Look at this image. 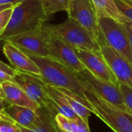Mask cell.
I'll list each match as a JSON object with an SVG mask.
<instances>
[{
	"instance_id": "9c48e42d",
	"label": "cell",
	"mask_w": 132,
	"mask_h": 132,
	"mask_svg": "<svg viewBox=\"0 0 132 132\" xmlns=\"http://www.w3.org/2000/svg\"><path fill=\"white\" fill-rule=\"evenodd\" d=\"M42 30L46 37L49 57L63 63L74 72L86 69L79 58L73 46L44 30L43 27Z\"/></svg>"
},
{
	"instance_id": "2e32d148",
	"label": "cell",
	"mask_w": 132,
	"mask_h": 132,
	"mask_svg": "<svg viewBox=\"0 0 132 132\" xmlns=\"http://www.w3.org/2000/svg\"><path fill=\"white\" fill-rule=\"evenodd\" d=\"M96 13L97 18L110 17L123 23L130 21L120 10L114 0H91Z\"/></svg>"
},
{
	"instance_id": "ac0fdd59",
	"label": "cell",
	"mask_w": 132,
	"mask_h": 132,
	"mask_svg": "<svg viewBox=\"0 0 132 132\" xmlns=\"http://www.w3.org/2000/svg\"><path fill=\"white\" fill-rule=\"evenodd\" d=\"M45 90L53 100L58 113H61L71 119H76L79 117L76 112L72 109L64 95L57 88L45 83Z\"/></svg>"
},
{
	"instance_id": "ffe728a7",
	"label": "cell",
	"mask_w": 132,
	"mask_h": 132,
	"mask_svg": "<svg viewBox=\"0 0 132 132\" xmlns=\"http://www.w3.org/2000/svg\"><path fill=\"white\" fill-rule=\"evenodd\" d=\"M72 0H41L44 10L47 16H51L57 12H68Z\"/></svg>"
},
{
	"instance_id": "603a6c76",
	"label": "cell",
	"mask_w": 132,
	"mask_h": 132,
	"mask_svg": "<svg viewBox=\"0 0 132 132\" xmlns=\"http://www.w3.org/2000/svg\"><path fill=\"white\" fill-rule=\"evenodd\" d=\"M122 13L132 21V0H114Z\"/></svg>"
},
{
	"instance_id": "7a4b0ae2",
	"label": "cell",
	"mask_w": 132,
	"mask_h": 132,
	"mask_svg": "<svg viewBox=\"0 0 132 132\" xmlns=\"http://www.w3.org/2000/svg\"><path fill=\"white\" fill-rule=\"evenodd\" d=\"M41 0H21L13 6V13L0 40L19 34L40 29L47 19Z\"/></svg>"
},
{
	"instance_id": "d6986e66",
	"label": "cell",
	"mask_w": 132,
	"mask_h": 132,
	"mask_svg": "<svg viewBox=\"0 0 132 132\" xmlns=\"http://www.w3.org/2000/svg\"><path fill=\"white\" fill-rule=\"evenodd\" d=\"M36 113L37 118L34 129L37 132H57L54 117L41 107L36 110Z\"/></svg>"
},
{
	"instance_id": "30bf717a",
	"label": "cell",
	"mask_w": 132,
	"mask_h": 132,
	"mask_svg": "<svg viewBox=\"0 0 132 132\" xmlns=\"http://www.w3.org/2000/svg\"><path fill=\"white\" fill-rule=\"evenodd\" d=\"M100 48L103 57L118 82L132 88V64L106 43L101 44Z\"/></svg>"
},
{
	"instance_id": "484cf974",
	"label": "cell",
	"mask_w": 132,
	"mask_h": 132,
	"mask_svg": "<svg viewBox=\"0 0 132 132\" xmlns=\"http://www.w3.org/2000/svg\"><path fill=\"white\" fill-rule=\"evenodd\" d=\"M78 123V132H90L89 123H86L81 117L77 118Z\"/></svg>"
},
{
	"instance_id": "52a82bcc",
	"label": "cell",
	"mask_w": 132,
	"mask_h": 132,
	"mask_svg": "<svg viewBox=\"0 0 132 132\" xmlns=\"http://www.w3.org/2000/svg\"><path fill=\"white\" fill-rule=\"evenodd\" d=\"M67 13L68 17L78 22L99 45L105 43L100 30L96 10L91 0H72Z\"/></svg>"
},
{
	"instance_id": "1f68e13d",
	"label": "cell",
	"mask_w": 132,
	"mask_h": 132,
	"mask_svg": "<svg viewBox=\"0 0 132 132\" xmlns=\"http://www.w3.org/2000/svg\"><path fill=\"white\" fill-rule=\"evenodd\" d=\"M13 6L14 5H13V4H0V13Z\"/></svg>"
},
{
	"instance_id": "d590c367",
	"label": "cell",
	"mask_w": 132,
	"mask_h": 132,
	"mask_svg": "<svg viewBox=\"0 0 132 132\" xmlns=\"http://www.w3.org/2000/svg\"><path fill=\"white\" fill-rule=\"evenodd\" d=\"M127 114H128V117H129V118H130V120H131V122H132V114L131 113H127Z\"/></svg>"
},
{
	"instance_id": "d4e9b609",
	"label": "cell",
	"mask_w": 132,
	"mask_h": 132,
	"mask_svg": "<svg viewBox=\"0 0 132 132\" xmlns=\"http://www.w3.org/2000/svg\"><path fill=\"white\" fill-rule=\"evenodd\" d=\"M13 6L0 13V35H1L7 27V25L11 18Z\"/></svg>"
},
{
	"instance_id": "5bb4252c",
	"label": "cell",
	"mask_w": 132,
	"mask_h": 132,
	"mask_svg": "<svg viewBox=\"0 0 132 132\" xmlns=\"http://www.w3.org/2000/svg\"><path fill=\"white\" fill-rule=\"evenodd\" d=\"M5 93V99L12 105L25 106L32 110H37L40 106L27 93L14 82H5L2 84Z\"/></svg>"
},
{
	"instance_id": "8992f818",
	"label": "cell",
	"mask_w": 132,
	"mask_h": 132,
	"mask_svg": "<svg viewBox=\"0 0 132 132\" xmlns=\"http://www.w3.org/2000/svg\"><path fill=\"white\" fill-rule=\"evenodd\" d=\"M13 82L20 86L40 107L44 109L52 117L57 113L54 103L45 90V82L40 76L17 71Z\"/></svg>"
},
{
	"instance_id": "7c38bea8",
	"label": "cell",
	"mask_w": 132,
	"mask_h": 132,
	"mask_svg": "<svg viewBox=\"0 0 132 132\" xmlns=\"http://www.w3.org/2000/svg\"><path fill=\"white\" fill-rule=\"evenodd\" d=\"M3 41H9L20 48L33 54L49 57L45 34L40 29L28 31L6 37Z\"/></svg>"
},
{
	"instance_id": "8d00e7d4",
	"label": "cell",
	"mask_w": 132,
	"mask_h": 132,
	"mask_svg": "<svg viewBox=\"0 0 132 132\" xmlns=\"http://www.w3.org/2000/svg\"><path fill=\"white\" fill-rule=\"evenodd\" d=\"M57 132H64V131H62L61 130H60V129L57 127Z\"/></svg>"
},
{
	"instance_id": "44dd1931",
	"label": "cell",
	"mask_w": 132,
	"mask_h": 132,
	"mask_svg": "<svg viewBox=\"0 0 132 132\" xmlns=\"http://www.w3.org/2000/svg\"><path fill=\"white\" fill-rule=\"evenodd\" d=\"M54 121L57 127L64 132H78L77 118L71 119L61 113H57Z\"/></svg>"
},
{
	"instance_id": "ba28073f",
	"label": "cell",
	"mask_w": 132,
	"mask_h": 132,
	"mask_svg": "<svg viewBox=\"0 0 132 132\" xmlns=\"http://www.w3.org/2000/svg\"><path fill=\"white\" fill-rule=\"evenodd\" d=\"M75 73L86 88L92 90L101 98L110 102L118 108L127 111L119 85L101 79L94 76L88 69Z\"/></svg>"
},
{
	"instance_id": "74e56055",
	"label": "cell",
	"mask_w": 132,
	"mask_h": 132,
	"mask_svg": "<svg viewBox=\"0 0 132 132\" xmlns=\"http://www.w3.org/2000/svg\"><path fill=\"white\" fill-rule=\"evenodd\" d=\"M0 119H3V118H2V117H0ZM3 120H4V119H3Z\"/></svg>"
},
{
	"instance_id": "4316f807",
	"label": "cell",
	"mask_w": 132,
	"mask_h": 132,
	"mask_svg": "<svg viewBox=\"0 0 132 132\" xmlns=\"http://www.w3.org/2000/svg\"><path fill=\"white\" fill-rule=\"evenodd\" d=\"M0 70H3L7 73H9L10 75H11L12 76H14L17 72L16 69H15L13 67H10V65L6 64V63H4L3 61H2L0 60Z\"/></svg>"
},
{
	"instance_id": "7402d4cb",
	"label": "cell",
	"mask_w": 132,
	"mask_h": 132,
	"mask_svg": "<svg viewBox=\"0 0 132 132\" xmlns=\"http://www.w3.org/2000/svg\"><path fill=\"white\" fill-rule=\"evenodd\" d=\"M119 87L127 108L126 112L132 114V88L122 83H119Z\"/></svg>"
},
{
	"instance_id": "e0dca14e",
	"label": "cell",
	"mask_w": 132,
	"mask_h": 132,
	"mask_svg": "<svg viewBox=\"0 0 132 132\" xmlns=\"http://www.w3.org/2000/svg\"><path fill=\"white\" fill-rule=\"evenodd\" d=\"M65 96L66 100H68L72 109L76 112V113L81 117L86 123H89V118L93 113L92 108L89 103L86 100L82 98L80 96L76 93L66 89L64 88H57Z\"/></svg>"
},
{
	"instance_id": "d6a6232c",
	"label": "cell",
	"mask_w": 132,
	"mask_h": 132,
	"mask_svg": "<svg viewBox=\"0 0 132 132\" xmlns=\"http://www.w3.org/2000/svg\"><path fill=\"white\" fill-rule=\"evenodd\" d=\"M20 126V127L21 128V132H37L35 129H30V128H27L25 127H23L20 124H18Z\"/></svg>"
},
{
	"instance_id": "5b68a950",
	"label": "cell",
	"mask_w": 132,
	"mask_h": 132,
	"mask_svg": "<svg viewBox=\"0 0 132 132\" xmlns=\"http://www.w3.org/2000/svg\"><path fill=\"white\" fill-rule=\"evenodd\" d=\"M104 42L132 64V47L123 24L110 17L98 19Z\"/></svg>"
},
{
	"instance_id": "cb8c5ba5",
	"label": "cell",
	"mask_w": 132,
	"mask_h": 132,
	"mask_svg": "<svg viewBox=\"0 0 132 132\" xmlns=\"http://www.w3.org/2000/svg\"><path fill=\"white\" fill-rule=\"evenodd\" d=\"M0 132H21V128L14 121L0 119Z\"/></svg>"
},
{
	"instance_id": "6da1fadb",
	"label": "cell",
	"mask_w": 132,
	"mask_h": 132,
	"mask_svg": "<svg viewBox=\"0 0 132 132\" xmlns=\"http://www.w3.org/2000/svg\"><path fill=\"white\" fill-rule=\"evenodd\" d=\"M21 50L38 66L40 72V78L46 84L56 88L69 89L86 99V86L81 82L76 73L65 64L51 57L35 55L23 49Z\"/></svg>"
},
{
	"instance_id": "4fadbf2b",
	"label": "cell",
	"mask_w": 132,
	"mask_h": 132,
	"mask_svg": "<svg viewBox=\"0 0 132 132\" xmlns=\"http://www.w3.org/2000/svg\"><path fill=\"white\" fill-rule=\"evenodd\" d=\"M3 51L13 67L17 71L40 76V69L36 63L16 45L5 41Z\"/></svg>"
},
{
	"instance_id": "836d02e7",
	"label": "cell",
	"mask_w": 132,
	"mask_h": 132,
	"mask_svg": "<svg viewBox=\"0 0 132 132\" xmlns=\"http://www.w3.org/2000/svg\"><path fill=\"white\" fill-rule=\"evenodd\" d=\"M0 117H1L3 119H4V120H10V121H13L9 116H7L5 113H3V112H2V111H0ZM15 122V121H14Z\"/></svg>"
},
{
	"instance_id": "83f0119b",
	"label": "cell",
	"mask_w": 132,
	"mask_h": 132,
	"mask_svg": "<svg viewBox=\"0 0 132 132\" xmlns=\"http://www.w3.org/2000/svg\"><path fill=\"white\" fill-rule=\"evenodd\" d=\"M5 82H13V76L3 70H0V84H3Z\"/></svg>"
},
{
	"instance_id": "3957f363",
	"label": "cell",
	"mask_w": 132,
	"mask_h": 132,
	"mask_svg": "<svg viewBox=\"0 0 132 132\" xmlns=\"http://www.w3.org/2000/svg\"><path fill=\"white\" fill-rule=\"evenodd\" d=\"M85 96L91 106L93 113L114 132H132V122L126 111L103 100L88 88L86 89Z\"/></svg>"
},
{
	"instance_id": "f546056e",
	"label": "cell",
	"mask_w": 132,
	"mask_h": 132,
	"mask_svg": "<svg viewBox=\"0 0 132 132\" xmlns=\"http://www.w3.org/2000/svg\"><path fill=\"white\" fill-rule=\"evenodd\" d=\"M10 105V103L5 99V98H2L0 97V111H2L3 113L4 112V110L5 108H6L7 106H9Z\"/></svg>"
},
{
	"instance_id": "9a60e30c",
	"label": "cell",
	"mask_w": 132,
	"mask_h": 132,
	"mask_svg": "<svg viewBox=\"0 0 132 132\" xmlns=\"http://www.w3.org/2000/svg\"><path fill=\"white\" fill-rule=\"evenodd\" d=\"M4 112L18 124L30 129L35 128V120L37 118L36 110L25 106L10 104L5 108Z\"/></svg>"
},
{
	"instance_id": "4dcf8cb0",
	"label": "cell",
	"mask_w": 132,
	"mask_h": 132,
	"mask_svg": "<svg viewBox=\"0 0 132 132\" xmlns=\"http://www.w3.org/2000/svg\"><path fill=\"white\" fill-rule=\"evenodd\" d=\"M21 0H0V4H13L15 5L16 3L20 2Z\"/></svg>"
},
{
	"instance_id": "277c9868",
	"label": "cell",
	"mask_w": 132,
	"mask_h": 132,
	"mask_svg": "<svg viewBox=\"0 0 132 132\" xmlns=\"http://www.w3.org/2000/svg\"><path fill=\"white\" fill-rule=\"evenodd\" d=\"M42 27L73 47L96 51H100V45L89 34L72 18L68 17L64 22L56 25L44 23Z\"/></svg>"
},
{
	"instance_id": "8fae6325",
	"label": "cell",
	"mask_w": 132,
	"mask_h": 132,
	"mask_svg": "<svg viewBox=\"0 0 132 132\" xmlns=\"http://www.w3.org/2000/svg\"><path fill=\"white\" fill-rule=\"evenodd\" d=\"M74 47L79 58L85 65L86 69H88L94 76L101 79L116 85H119L117 79L103 57L100 51H96L76 47Z\"/></svg>"
},
{
	"instance_id": "f1b7e54d",
	"label": "cell",
	"mask_w": 132,
	"mask_h": 132,
	"mask_svg": "<svg viewBox=\"0 0 132 132\" xmlns=\"http://www.w3.org/2000/svg\"><path fill=\"white\" fill-rule=\"evenodd\" d=\"M122 24L128 34V37L131 44V47H132V21H127Z\"/></svg>"
},
{
	"instance_id": "e575fe53",
	"label": "cell",
	"mask_w": 132,
	"mask_h": 132,
	"mask_svg": "<svg viewBox=\"0 0 132 132\" xmlns=\"http://www.w3.org/2000/svg\"><path fill=\"white\" fill-rule=\"evenodd\" d=\"M0 97L5 98V93H4V91H3L2 84H0Z\"/></svg>"
}]
</instances>
